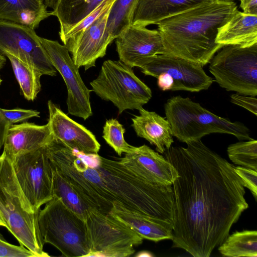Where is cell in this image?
<instances>
[{
    "mask_svg": "<svg viewBox=\"0 0 257 257\" xmlns=\"http://www.w3.org/2000/svg\"><path fill=\"white\" fill-rule=\"evenodd\" d=\"M164 153L175 168L172 247L194 257H209L248 207L235 166L201 140Z\"/></svg>",
    "mask_w": 257,
    "mask_h": 257,
    "instance_id": "1",
    "label": "cell"
},
{
    "mask_svg": "<svg viewBox=\"0 0 257 257\" xmlns=\"http://www.w3.org/2000/svg\"><path fill=\"white\" fill-rule=\"evenodd\" d=\"M51 165L90 207L108 214L114 204L173 225L172 185L146 181L119 160L85 155L59 142L48 156Z\"/></svg>",
    "mask_w": 257,
    "mask_h": 257,
    "instance_id": "2",
    "label": "cell"
},
{
    "mask_svg": "<svg viewBox=\"0 0 257 257\" xmlns=\"http://www.w3.org/2000/svg\"><path fill=\"white\" fill-rule=\"evenodd\" d=\"M237 10L233 1L214 0L159 21L156 25L162 39V54L203 67L224 46L216 42L218 30Z\"/></svg>",
    "mask_w": 257,
    "mask_h": 257,
    "instance_id": "3",
    "label": "cell"
},
{
    "mask_svg": "<svg viewBox=\"0 0 257 257\" xmlns=\"http://www.w3.org/2000/svg\"><path fill=\"white\" fill-rule=\"evenodd\" d=\"M39 211L25 195L17 179L12 161L0 155V214L6 228L37 257L49 255L43 250L44 243L38 223Z\"/></svg>",
    "mask_w": 257,
    "mask_h": 257,
    "instance_id": "4",
    "label": "cell"
},
{
    "mask_svg": "<svg viewBox=\"0 0 257 257\" xmlns=\"http://www.w3.org/2000/svg\"><path fill=\"white\" fill-rule=\"evenodd\" d=\"M164 110L173 136L183 143L200 140L212 133L233 135L239 141L252 139L249 128L242 122L220 117L189 97H170Z\"/></svg>",
    "mask_w": 257,
    "mask_h": 257,
    "instance_id": "5",
    "label": "cell"
},
{
    "mask_svg": "<svg viewBox=\"0 0 257 257\" xmlns=\"http://www.w3.org/2000/svg\"><path fill=\"white\" fill-rule=\"evenodd\" d=\"M40 232L44 243L54 246L63 256H88L90 249L85 220L54 195L40 210Z\"/></svg>",
    "mask_w": 257,
    "mask_h": 257,
    "instance_id": "6",
    "label": "cell"
},
{
    "mask_svg": "<svg viewBox=\"0 0 257 257\" xmlns=\"http://www.w3.org/2000/svg\"><path fill=\"white\" fill-rule=\"evenodd\" d=\"M90 85L91 90L101 99L111 101L119 114L140 109L152 97L151 89L135 75L133 67L120 60L105 61Z\"/></svg>",
    "mask_w": 257,
    "mask_h": 257,
    "instance_id": "7",
    "label": "cell"
},
{
    "mask_svg": "<svg viewBox=\"0 0 257 257\" xmlns=\"http://www.w3.org/2000/svg\"><path fill=\"white\" fill-rule=\"evenodd\" d=\"M209 63V71L221 87L257 95V43L247 47L224 46Z\"/></svg>",
    "mask_w": 257,
    "mask_h": 257,
    "instance_id": "8",
    "label": "cell"
},
{
    "mask_svg": "<svg viewBox=\"0 0 257 257\" xmlns=\"http://www.w3.org/2000/svg\"><path fill=\"white\" fill-rule=\"evenodd\" d=\"M90 249L88 256L126 257L143 238L109 214L89 207L84 218Z\"/></svg>",
    "mask_w": 257,
    "mask_h": 257,
    "instance_id": "9",
    "label": "cell"
},
{
    "mask_svg": "<svg viewBox=\"0 0 257 257\" xmlns=\"http://www.w3.org/2000/svg\"><path fill=\"white\" fill-rule=\"evenodd\" d=\"M25 195L36 211L53 197L52 168L44 146L21 154L12 161Z\"/></svg>",
    "mask_w": 257,
    "mask_h": 257,
    "instance_id": "10",
    "label": "cell"
},
{
    "mask_svg": "<svg viewBox=\"0 0 257 257\" xmlns=\"http://www.w3.org/2000/svg\"><path fill=\"white\" fill-rule=\"evenodd\" d=\"M0 52L16 57L41 75L57 74L33 28L0 20Z\"/></svg>",
    "mask_w": 257,
    "mask_h": 257,
    "instance_id": "11",
    "label": "cell"
},
{
    "mask_svg": "<svg viewBox=\"0 0 257 257\" xmlns=\"http://www.w3.org/2000/svg\"><path fill=\"white\" fill-rule=\"evenodd\" d=\"M40 41L53 66L62 76L67 89L66 104L69 114L86 120L92 111L90 101L91 91L84 83L65 45L58 41L39 37Z\"/></svg>",
    "mask_w": 257,
    "mask_h": 257,
    "instance_id": "12",
    "label": "cell"
},
{
    "mask_svg": "<svg viewBox=\"0 0 257 257\" xmlns=\"http://www.w3.org/2000/svg\"><path fill=\"white\" fill-rule=\"evenodd\" d=\"M134 67L156 78L161 73L168 74L174 80L172 91L199 92L207 90L214 81L200 64L169 55L148 57L138 61Z\"/></svg>",
    "mask_w": 257,
    "mask_h": 257,
    "instance_id": "13",
    "label": "cell"
},
{
    "mask_svg": "<svg viewBox=\"0 0 257 257\" xmlns=\"http://www.w3.org/2000/svg\"><path fill=\"white\" fill-rule=\"evenodd\" d=\"M112 5L91 24L79 34L69 39L64 45L71 53L73 61L79 68L84 67L87 70L95 67L96 60L106 54L107 46L111 43L106 35V27Z\"/></svg>",
    "mask_w": 257,
    "mask_h": 257,
    "instance_id": "14",
    "label": "cell"
},
{
    "mask_svg": "<svg viewBox=\"0 0 257 257\" xmlns=\"http://www.w3.org/2000/svg\"><path fill=\"white\" fill-rule=\"evenodd\" d=\"M48 122L54 138L84 155L98 154L100 145L90 131L70 118L51 100L48 102Z\"/></svg>",
    "mask_w": 257,
    "mask_h": 257,
    "instance_id": "15",
    "label": "cell"
},
{
    "mask_svg": "<svg viewBox=\"0 0 257 257\" xmlns=\"http://www.w3.org/2000/svg\"><path fill=\"white\" fill-rule=\"evenodd\" d=\"M115 39L119 60L133 68L142 59L162 54V39L157 30L131 25Z\"/></svg>",
    "mask_w": 257,
    "mask_h": 257,
    "instance_id": "16",
    "label": "cell"
},
{
    "mask_svg": "<svg viewBox=\"0 0 257 257\" xmlns=\"http://www.w3.org/2000/svg\"><path fill=\"white\" fill-rule=\"evenodd\" d=\"M123 164L140 177L156 185H172L178 173L173 165L165 157L146 145L136 147L131 153L118 158Z\"/></svg>",
    "mask_w": 257,
    "mask_h": 257,
    "instance_id": "17",
    "label": "cell"
},
{
    "mask_svg": "<svg viewBox=\"0 0 257 257\" xmlns=\"http://www.w3.org/2000/svg\"><path fill=\"white\" fill-rule=\"evenodd\" d=\"M48 122L44 125L23 122L9 127L4 143V154L11 161L17 156L38 150L51 139Z\"/></svg>",
    "mask_w": 257,
    "mask_h": 257,
    "instance_id": "18",
    "label": "cell"
},
{
    "mask_svg": "<svg viewBox=\"0 0 257 257\" xmlns=\"http://www.w3.org/2000/svg\"><path fill=\"white\" fill-rule=\"evenodd\" d=\"M143 239L158 242L172 239L173 224L168 221L129 210L114 204L109 214Z\"/></svg>",
    "mask_w": 257,
    "mask_h": 257,
    "instance_id": "19",
    "label": "cell"
},
{
    "mask_svg": "<svg viewBox=\"0 0 257 257\" xmlns=\"http://www.w3.org/2000/svg\"><path fill=\"white\" fill-rule=\"evenodd\" d=\"M214 0H138L131 25L145 27L166 18Z\"/></svg>",
    "mask_w": 257,
    "mask_h": 257,
    "instance_id": "20",
    "label": "cell"
},
{
    "mask_svg": "<svg viewBox=\"0 0 257 257\" xmlns=\"http://www.w3.org/2000/svg\"><path fill=\"white\" fill-rule=\"evenodd\" d=\"M139 115L132 118V126L137 135L156 147L157 152L164 154L174 143L171 125L165 117L142 107Z\"/></svg>",
    "mask_w": 257,
    "mask_h": 257,
    "instance_id": "21",
    "label": "cell"
},
{
    "mask_svg": "<svg viewBox=\"0 0 257 257\" xmlns=\"http://www.w3.org/2000/svg\"><path fill=\"white\" fill-rule=\"evenodd\" d=\"M216 42L241 47L257 43V15H246L237 10L231 18L220 27Z\"/></svg>",
    "mask_w": 257,
    "mask_h": 257,
    "instance_id": "22",
    "label": "cell"
},
{
    "mask_svg": "<svg viewBox=\"0 0 257 257\" xmlns=\"http://www.w3.org/2000/svg\"><path fill=\"white\" fill-rule=\"evenodd\" d=\"M44 3L38 0H0V20L36 29L51 16Z\"/></svg>",
    "mask_w": 257,
    "mask_h": 257,
    "instance_id": "23",
    "label": "cell"
},
{
    "mask_svg": "<svg viewBox=\"0 0 257 257\" xmlns=\"http://www.w3.org/2000/svg\"><path fill=\"white\" fill-rule=\"evenodd\" d=\"M104 0H58L51 12L60 23V38L94 11Z\"/></svg>",
    "mask_w": 257,
    "mask_h": 257,
    "instance_id": "24",
    "label": "cell"
},
{
    "mask_svg": "<svg viewBox=\"0 0 257 257\" xmlns=\"http://www.w3.org/2000/svg\"><path fill=\"white\" fill-rule=\"evenodd\" d=\"M218 251L222 256L227 257H256L257 231H235L219 245Z\"/></svg>",
    "mask_w": 257,
    "mask_h": 257,
    "instance_id": "25",
    "label": "cell"
},
{
    "mask_svg": "<svg viewBox=\"0 0 257 257\" xmlns=\"http://www.w3.org/2000/svg\"><path fill=\"white\" fill-rule=\"evenodd\" d=\"M138 0H115L108 16L106 35L111 43L131 25L134 11Z\"/></svg>",
    "mask_w": 257,
    "mask_h": 257,
    "instance_id": "26",
    "label": "cell"
},
{
    "mask_svg": "<svg viewBox=\"0 0 257 257\" xmlns=\"http://www.w3.org/2000/svg\"><path fill=\"white\" fill-rule=\"evenodd\" d=\"M51 166L53 195L60 198L66 206L84 220L85 211L89 206L81 199L67 179Z\"/></svg>",
    "mask_w": 257,
    "mask_h": 257,
    "instance_id": "27",
    "label": "cell"
},
{
    "mask_svg": "<svg viewBox=\"0 0 257 257\" xmlns=\"http://www.w3.org/2000/svg\"><path fill=\"white\" fill-rule=\"evenodd\" d=\"M5 55L10 61L25 98L28 100H35L41 89L40 78L42 75L16 57L9 54Z\"/></svg>",
    "mask_w": 257,
    "mask_h": 257,
    "instance_id": "28",
    "label": "cell"
},
{
    "mask_svg": "<svg viewBox=\"0 0 257 257\" xmlns=\"http://www.w3.org/2000/svg\"><path fill=\"white\" fill-rule=\"evenodd\" d=\"M229 159L239 166L257 171V141L253 139L240 141L228 146Z\"/></svg>",
    "mask_w": 257,
    "mask_h": 257,
    "instance_id": "29",
    "label": "cell"
},
{
    "mask_svg": "<svg viewBox=\"0 0 257 257\" xmlns=\"http://www.w3.org/2000/svg\"><path fill=\"white\" fill-rule=\"evenodd\" d=\"M123 125L115 118L106 120L103 127V138L119 156L133 153L136 149L125 141Z\"/></svg>",
    "mask_w": 257,
    "mask_h": 257,
    "instance_id": "30",
    "label": "cell"
},
{
    "mask_svg": "<svg viewBox=\"0 0 257 257\" xmlns=\"http://www.w3.org/2000/svg\"><path fill=\"white\" fill-rule=\"evenodd\" d=\"M115 0H104L94 11L90 14L80 22L69 30L61 40L65 45L68 40L79 34L90 24H91L99 15Z\"/></svg>",
    "mask_w": 257,
    "mask_h": 257,
    "instance_id": "31",
    "label": "cell"
},
{
    "mask_svg": "<svg viewBox=\"0 0 257 257\" xmlns=\"http://www.w3.org/2000/svg\"><path fill=\"white\" fill-rule=\"evenodd\" d=\"M0 114L11 126L33 117H40V112L36 110L22 108L7 109L0 108Z\"/></svg>",
    "mask_w": 257,
    "mask_h": 257,
    "instance_id": "32",
    "label": "cell"
},
{
    "mask_svg": "<svg viewBox=\"0 0 257 257\" xmlns=\"http://www.w3.org/2000/svg\"><path fill=\"white\" fill-rule=\"evenodd\" d=\"M234 171L241 178L244 187L251 192L257 200V171L241 166H235Z\"/></svg>",
    "mask_w": 257,
    "mask_h": 257,
    "instance_id": "33",
    "label": "cell"
},
{
    "mask_svg": "<svg viewBox=\"0 0 257 257\" xmlns=\"http://www.w3.org/2000/svg\"><path fill=\"white\" fill-rule=\"evenodd\" d=\"M37 257L23 245L17 246L0 238V257Z\"/></svg>",
    "mask_w": 257,
    "mask_h": 257,
    "instance_id": "34",
    "label": "cell"
},
{
    "mask_svg": "<svg viewBox=\"0 0 257 257\" xmlns=\"http://www.w3.org/2000/svg\"><path fill=\"white\" fill-rule=\"evenodd\" d=\"M230 100L232 103L247 109L255 115H257V99L255 96L232 94Z\"/></svg>",
    "mask_w": 257,
    "mask_h": 257,
    "instance_id": "35",
    "label": "cell"
},
{
    "mask_svg": "<svg viewBox=\"0 0 257 257\" xmlns=\"http://www.w3.org/2000/svg\"><path fill=\"white\" fill-rule=\"evenodd\" d=\"M158 87L163 91L172 90L174 86V80L170 75L161 73L157 77Z\"/></svg>",
    "mask_w": 257,
    "mask_h": 257,
    "instance_id": "36",
    "label": "cell"
},
{
    "mask_svg": "<svg viewBox=\"0 0 257 257\" xmlns=\"http://www.w3.org/2000/svg\"><path fill=\"white\" fill-rule=\"evenodd\" d=\"M240 7L246 15H257V0H240Z\"/></svg>",
    "mask_w": 257,
    "mask_h": 257,
    "instance_id": "37",
    "label": "cell"
},
{
    "mask_svg": "<svg viewBox=\"0 0 257 257\" xmlns=\"http://www.w3.org/2000/svg\"><path fill=\"white\" fill-rule=\"evenodd\" d=\"M10 125L0 114V151L4 147L6 137Z\"/></svg>",
    "mask_w": 257,
    "mask_h": 257,
    "instance_id": "38",
    "label": "cell"
},
{
    "mask_svg": "<svg viewBox=\"0 0 257 257\" xmlns=\"http://www.w3.org/2000/svg\"><path fill=\"white\" fill-rule=\"evenodd\" d=\"M58 0H45L44 4L47 7L54 10L56 7Z\"/></svg>",
    "mask_w": 257,
    "mask_h": 257,
    "instance_id": "39",
    "label": "cell"
},
{
    "mask_svg": "<svg viewBox=\"0 0 257 257\" xmlns=\"http://www.w3.org/2000/svg\"><path fill=\"white\" fill-rule=\"evenodd\" d=\"M135 256H137V257H143V256L152 257V256H154V255L153 254V253H152V252H151L150 251H146V250H143V251H141L138 252L135 255Z\"/></svg>",
    "mask_w": 257,
    "mask_h": 257,
    "instance_id": "40",
    "label": "cell"
},
{
    "mask_svg": "<svg viewBox=\"0 0 257 257\" xmlns=\"http://www.w3.org/2000/svg\"><path fill=\"white\" fill-rule=\"evenodd\" d=\"M6 61L5 55L0 52V69L2 68Z\"/></svg>",
    "mask_w": 257,
    "mask_h": 257,
    "instance_id": "41",
    "label": "cell"
},
{
    "mask_svg": "<svg viewBox=\"0 0 257 257\" xmlns=\"http://www.w3.org/2000/svg\"><path fill=\"white\" fill-rule=\"evenodd\" d=\"M0 226H4L6 227V223L3 218H2V216L0 214Z\"/></svg>",
    "mask_w": 257,
    "mask_h": 257,
    "instance_id": "42",
    "label": "cell"
},
{
    "mask_svg": "<svg viewBox=\"0 0 257 257\" xmlns=\"http://www.w3.org/2000/svg\"><path fill=\"white\" fill-rule=\"evenodd\" d=\"M0 238L3 239H5V238L3 237V236H2V235L1 234V233H0Z\"/></svg>",
    "mask_w": 257,
    "mask_h": 257,
    "instance_id": "43",
    "label": "cell"
},
{
    "mask_svg": "<svg viewBox=\"0 0 257 257\" xmlns=\"http://www.w3.org/2000/svg\"><path fill=\"white\" fill-rule=\"evenodd\" d=\"M38 1H39L40 2H41L42 3H44V2H45V0H38Z\"/></svg>",
    "mask_w": 257,
    "mask_h": 257,
    "instance_id": "44",
    "label": "cell"
},
{
    "mask_svg": "<svg viewBox=\"0 0 257 257\" xmlns=\"http://www.w3.org/2000/svg\"><path fill=\"white\" fill-rule=\"evenodd\" d=\"M223 1L229 2V1H234V0H223Z\"/></svg>",
    "mask_w": 257,
    "mask_h": 257,
    "instance_id": "45",
    "label": "cell"
},
{
    "mask_svg": "<svg viewBox=\"0 0 257 257\" xmlns=\"http://www.w3.org/2000/svg\"><path fill=\"white\" fill-rule=\"evenodd\" d=\"M2 80L1 79V78L0 77V84H1V82H2Z\"/></svg>",
    "mask_w": 257,
    "mask_h": 257,
    "instance_id": "46",
    "label": "cell"
}]
</instances>
